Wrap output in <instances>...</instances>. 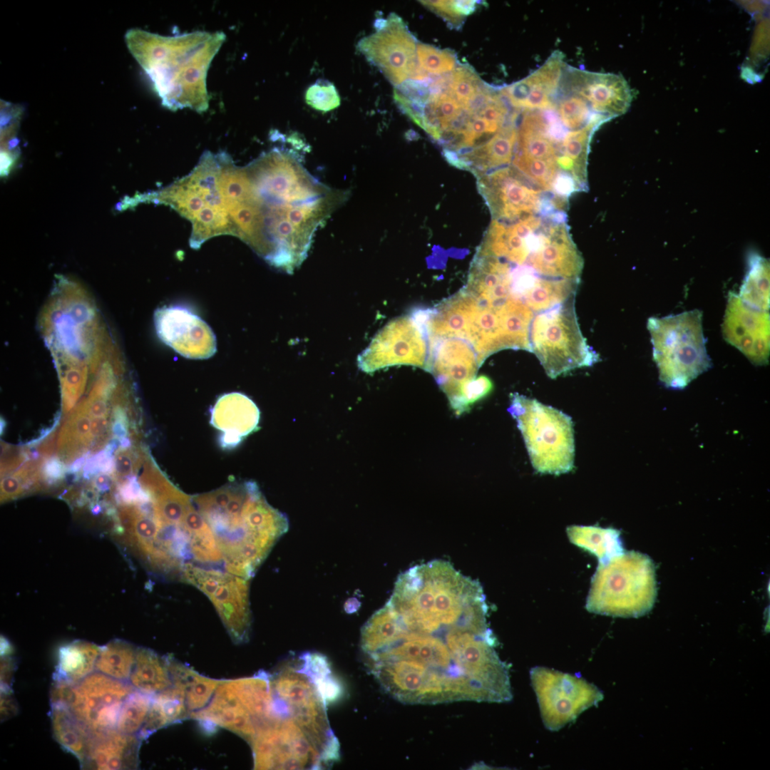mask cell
<instances>
[{
    "label": "cell",
    "instance_id": "obj_20",
    "mask_svg": "<svg viewBox=\"0 0 770 770\" xmlns=\"http://www.w3.org/2000/svg\"><path fill=\"white\" fill-rule=\"evenodd\" d=\"M565 66L563 55L555 51L540 68L500 93L516 110H553Z\"/></svg>",
    "mask_w": 770,
    "mask_h": 770
},
{
    "label": "cell",
    "instance_id": "obj_37",
    "mask_svg": "<svg viewBox=\"0 0 770 770\" xmlns=\"http://www.w3.org/2000/svg\"><path fill=\"white\" fill-rule=\"evenodd\" d=\"M192 237L197 242L222 233H232L237 236L236 227L227 212L207 205L198 212L192 220Z\"/></svg>",
    "mask_w": 770,
    "mask_h": 770
},
{
    "label": "cell",
    "instance_id": "obj_23",
    "mask_svg": "<svg viewBox=\"0 0 770 770\" xmlns=\"http://www.w3.org/2000/svg\"><path fill=\"white\" fill-rule=\"evenodd\" d=\"M141 741L136 735L124 734L117 729L93 735L88 757L83 769H137Z\"/></svg>",
    "mask_w": 770,
    "mask_h": 770
},
{
    "label": "cell",
    "instance_id": "obj_31",
    "mask_svg": "<svg viewBox=\"0 0 770 770\" xmlns=\"http://www.w3.org/2000/svg\"><path fill=\"white\" fill-rule=\"evenodd\" d=\"M608 120L597 118L581 129L566 133L560 145V155L573 166V178L579 191L587 190V164L592 135L600 125Z\"/></svg>",
    "mask_w": 770,
    "mask_h": 770
},
{
    "label": "cell",
    "instance_id": "obj_22",
    "mask_svg": "<svg viewBox=\"0 0 770 770\" xmlns=\"http://www.w3.org/2000/svg\"><path fill=\"white\" fill-rule=\"evenodd\" d=\"M210 423L222 432L220 444L233 448L258 426L260 410L247 396L230 393L219 398L211 409Z\"/></svg>",
    "mask_w": 770,
    "mask_h": 770
},
{
    "label": "cell",
    "instance_id": "obj_19",
    "mask_svg": "<svg viewBox=\"0 0 770 770\" xmlns=\"http://www.w3.org/2000/svg\"><path fill=\"white\" fill-rule=\"evenodd\" d=\"M559 90L581 97L595 113L609 119L626 112L632 100L630 87L622 76L566 66Z\"/></svg>",
    "mask_w": 770,
    "mask_h": 770
},
{
    "label": "cell",
    "instance_id": "obj_25",
    "mask_svg": "<svg viewBox=\"0 0 770 770\" xmlns=\"http://www.w3.org/2000/svg\"><path fill=\"white\" fill-rule=\"evenodd\" d=\"M50 718L55 740L78 760L83 769L90 752L93 735L66 707L51 705Z\"/></svg>",
    "mask_w": 770,
    "mask_h": 770
},
{
    "label": "cell",
    "instance_id": "obj_28",
    "mask_svg": "<svg viewBox=\"0 0 770 770\" xmlns=\"http://www.w3.org/2000/svg\"><path fill=\"white\" fill-rule=\"evenodd\" d=\"M101 647L83 640H76L59 647L53 679L78 683L96 671Z\"/></svg>",
    "mask_w": 770,
    "mask_h": 770
},
{
    "label": "cell",
    "instance_id": "obj_5",
    "mask_svg": "<svg viewBox=\"0 0 770 770\" xmlns=\"http://www.w3.org/2000/svg\"><path fill=\"white\" fill-rule=\"evenodd\" d=\"M656 596L655 568L650 558L635 551L624 552L599 563L585 607L595 614L637 617L651 610Z\"/></svg>",
    "mask_w": 770,
    "mask_h": 770
},
{
    "label": "cell",
    "instance_id": "obj_15",
    "mask_svg": "<svg viewBox=\"0 0 770 770\" xmlns=\"http://www.w3.org/2000/svg\"><path fill=\"white\" fill-rule=\"evenodd\" d=\"M428 340L409 315L392 319L373 338L358 356V366L366 373L395 365L425 369Z\"/></svg>",
    "mask_w": 770,
    "mask_h": 770
},
{
    "label": "cell",
    "instance_id": "obj_32",
    "mask_svg": "<svg viewBox=\"0 0 770 770\" xmlns=\"http://www.w3.org/2000/svg\"><path fill=\"white\" fill-rule=\"evenodd\" d=\"M91 417L85 406L76 410L62 426L58 441V455L70 461L85 450L93 441Z\"/></svg>",
    "mask_w": 770,
    "mask_h": 770
},
{
    "label": "cell",
    "instance_id": "obj_24",
    "mask_svg": "<svg viewBox=\"0 0 770 770\" xmlns=\"http://www.w3.org/2000/svg\"><path fill=\"white\" fill-rule=\"evenodd\" d=\"M227 682L255 720L257 729L276 721L270 674L260 671L252 677L227 680Z\"/></svg>",
    "mask_w": 770,
    "mask_h": 770
},
{
    "label": "cell",
    "instance_id": "obj_46",
    "mask_svg": "<svg viewBox=\"0 0 770 770\" xmlns=\"http://www.w3.org/2000/svg\"><path fill=\"white\" fill-rule=\"evenodd\" d=\"M17 702L11 689H1V721H5L18 712Z\"/></svg>",
    "mask_w": 770,
    "mask_h": 770
},
{
    "label": "cell",
    "instance_id": "obj_38",
    "mask_svg": "<svg viewBox=\"0 0 770 770\" xmlns=\"http://www.w3.org/2000/svg\"><path fill=\"white\" fill-rule=\"evenodd\" d=\"M418 63L425 72L443 75L456 67V56L448 49H440L425 43L416 45Z\"/></svg>",
    "mask_w": 770,
    "mask_h": 770
},
{
    "label": "cell",
    "instance_id": "obj_10",
    "mask_svg": "<svg viewBox=\"0 0 770 770\" xmlns=\"http://www.w3.org/2000/svg\"><path fill=\"white\" fill-rule=\"evenodd\" d=\"M479 188L494 220L511 223L530 215L565 212L564 201L532 183L513 166L480 176Z\"/></svg>",
    "mask_w": 770,
    "mask_h": 770
},
{
    "label": "cell",
    "instance_id": "obj_40",
    "mask_svg": "<svg viewBox=\"0 0 770 770\" xmlns=\"http://www.w3.org/2000/svg\"><path fill=\"white\" fill-rule=\"evenodd\" d=\"M168 198L180 215L192 221L205 205L201 195L184 179L170 189Z\"/></svg>",
    "mask_w": 770,
    "mask_h": 770
},
{
    "label": "cell",
    "instance_id": "obj_29",
    "mask_svg": "<svg viewBox=\"0 0 770 770\" xmlns=\"http://www.w3.org/2000/svg\"><path fill=\"white\" fill-rule=\"evenodd\" d=\"M190 717L182 692L171 686L153 696L145 722L138 734L146 739L156 731Z\"/></svg>",
    "mask_w": 770,
    "mask_h": 770
},
{
    "label": "cell",
    "instance_id": "obj_42",
    "mask_svg": "<svg viewBox=\"0 0 770 770\" xmlns=\"http://www.w3.org/2000/svg\"><path fill=\"white\" fill-rule=\"evenodd\" d=\"M306 103L313 108L327 112L340 105V97L330 83H315L308 88L305 94Z\"/></svg>",
    "mask_w": 770,
    "mask_h": 770
},
{
    "label": "cell",
    "instance_id": "obj_14",
    "mask_svg": "<svg viewBox=\"0 0 770 770\" xmlns=\"http://www.w3.org/2000/svg\"><path fill=\"white\" fill-rule=\"evenodd\" d=\"M379 22L375 33L359 41V51L396 87L408 78L425 79L427 75L416 61V39L403 20L391 14Z\"/></svg>",
    "mask_w": 770,
    "mask_h": 770
},
{
    "label": "cell",
    "instance_id": "obj_33",
    "mask_svg": "<svg viewBox=\"0 0 770 770\" xmlns=\"http://www.w3.org/2000/svg\"><path fill=\"white\" fill-rule=\"evenodd\" d=\"M137 648L122 640L109 642L101 647L96 663V671L118 680L128 682Z\"/></svg>",
    "mask_w": 770,
    "mask_h": 770
},
{
    "label": "cell",
    "instance_id": "obj_8",
    "mask_svg": "<svg viewBox=\"0 0 770 770\" xmlns=\"http://www.w3.org/2000/svg\"><path fill=\"white\" fill-rule=\"evenodd\" d=\"M575 299L538 313L530 324V352L551 379L600 360L581 332Z\"/></svg>",
    "mask_w": 770,
    "mask_h": 770
},
{
    "label": "cell",
    "instance_id": "obj_1",
    "mask_svg": "<svg viewBox=\"0 0 770 770\" xmlns=\"http://www.w3.org/2000/svg\"><path fill=\"white\" fill-rule=\"evenodd\" d=\"M487 613L480 607L456 620L408 627L389 608L381 640L365 654L371 674L404 704L510 701L509 667L495 650Z\"/></svg>",
    "mask_w": 770,
    "mask_h": 770
},
{
    "label": "cell",
    "instance_id": "obj_3",
    "mask_svg": "<svg viewBox=\"0 0 770 770\" xmlns=\"http://www.w3.org/2000/svg\"><path fill=\"white\" fill-rule=\"evenodd\" d=\"M192 500L213 533L225 570L247 580L288 530L287 516L267 503L254 481L228 484Z\"/></svg>",
    "mask_w": 770,
    "mask_h": 770
},
{
    "label": "cell",
    "instance_id": "obj_27",
    "mask_svg": "<svg viewBox=\"0 0 770 770\" xmlns=\"http://www.w3.org/2000/svg\"><path fill=\"white\" fill-rule=\"evenodd\" d=\"M135 689L155 695L172 686L167 657L154 651L138 647L128 679Z\"/></svg>",
    "mask_w": 770,
    "mask_h": 770
},
{
    "label": "cell",
    "instance_id": "obj_36",
    "mask_svg": "<svg viewBox=\"0 0 770 770\" xmlns=\"http://www.w3.org/2000/svg\"><path fill=\"white\" fill-rule=\"evenodd\" d=\"M738 296L745 304L753 308L769 311V274L763 262H756L753 265L740 288Z\"/></svg>",
    "mask_w": 770,
    "mask_h": 770
},
{
    "label": "cell",
    "instance_id": "obj_11",
    "mask_svg": "<svg viewBox=\"0 0 770 770\" xmlns=\"http://www.w3.org/2000/svg\"><path fill=\"white\" fill-rule=\"evenodd\" d=\"M543 724L558 731L603 699L602 692L582 677L545 667L530 671Z\"/></svg>",
    "mask_w": 770,
    "mask_h": 770
},
{
    "label": "cell",
    "instance_id": "obj_18",
    "mask_svg": "<svg viewBox=\"0 0 770 770\" xmlns=\"http://www.w3.org/2000/svg\"><path fill=\"white\" fill-rule=\"evenodd\" d=\"M769 327V311L753 308L738 294L729 293L722 324L723 338L755 365L768 363Z\"/></svg>",
    "mask_w": 770,
    "mask_h": 770
},
{
    "label": "cell",
    "instance_id": "obj_34",
    "mask_svg": "<svg viewBox=\"0 0 770 770\" xmlns=\"http://www.w3.org/2000/svg\"><path fill=\"white\" fill-rule=\"evenodd\" d=\"M153 696L137 689L130 693L122 703L116 729L138 736L148 714Z\"/></svg>",
    "mask_w": 770,
    "mask_h": 770
},
{
    "label": "cell",
    "instance_id": "obj_45",
    "mask_svg": "<svg viewBox=\"0 0 770 770\" xmlns=\"http://www.w3.org/2000/svg\"><path fill=\"white\" fill-rule=\"evenodd\" d=\"M139 466V461L130 450L118 451L115 456V475L120 478L132 475Z\"/></svg>",
    "mask_w": 770,
    "mask_h": 770
},
{
    "label": "cell",
    "instance_id": "obj_49",
    "mask_svg": "<svg viewBox=\"0 0 770 770\" xmlns=\"http://www.w3.org/2000/svg\"><path fill=\"white\" fill-rule=\"evenodd\" d=\"M111 478L105 474L98 475L94 480V484L100 490H106L110 486Z\"/></svg>",
    "mask_w": 770,
    "mask_h": 770
},
{
    "label": "cell",
    "instance_id": "obj_17",
    "mask_svg": "<svg viewBox=\"0 0 770 770\" xmlns=\"http://www.w3.org/2000/svg\"><path fill=\"white\" fill-rule=\"evenodd\" d=\"M481 364L473 345L458 337L428 339L424 370L431 373L454 411L465 386L476 377Z\"/></svg>",
    "mask_w": 770,
    "mask_h": 770
},
{
    "label": "cell",
    "instance_id": "obj_4",
    "mask_svg": "<svg viewBox=\"0 0 770 770\" xmlns=\"http://www.w3.org/2000/svg\"><path fill=\"white\" fill-rule=\"evenodd\" d=\"M226 38L222 31H197L167 36L140 29L125 34L126 46L152 81L162 105L172 111L209 106L206 78Z\"/></svg>",
    "mask_w": 770,
    "mask_h": 770
},
{
    "label": "cell",
    "instance_id": "obj_12",
    "mask_svg": "<svg viewBox=\"0 0 770 770\" xmlns=\"http://www.w3.org/2000/svg\"><path fill=\"white\" fill-rule=\"evenodd\" d=\"M180 579L208 597L235 643L248 640L251 627L249 580L192 563L184 566Z\"/></svg>",
    "mask_w": 770,
    "mask_h": 770
},
{
    "label": "cell",
    "instance_id": "obj_16",
    "mask_svg": "<svg viewBox=\"0 0 770 770\" xmlns=\"http://www.w3.org/2000/svg\"><path fill=\"white\" fill-rule=\"evenodd\" d=\"M135 689L128 682L94 671L76 683L68 707L92 734L116 729L123 700Z\"/></svg>",
    "mask_w": 770,
    "mask_h": 770
},
{
    "label": "cell",
    "instance_id": "obj_44",
    "mask_svg": "<svg viewBox=\"0 0 770 770\" xmlns=\"http://www.w3.org/2000/svg\"><path fill=\"white\" fill-rule=\"evenodd\" d=\"M31 481L21 470L13 475L4 477L1 481V503L21 496L25 492L26 481Z\"/></svg>",
    "mask_w": 770,
    "mask_h": 770
},
{
    "label": "cell",
    "instance_id": "obj_39",
    "mask_svg": "<svg viewBox=\"0 0 770 770\" xmlns=\"http://www.w3.org/2000/svg\"><path fill=\"white\" fill-rule=\"evenodd\" d=\"M483 83L472 68L460 65L451 73L447 91L464 108Z\"/></svg>",
    "mask_w": 770,
    "mask_h": 770
},
{
    "label": "cell",
    "instance_id": "obj_35",
    "mask_svg": "<svg viewBox=\"0 0 770 770\" xmlns=\"http://www.w3.org/2000/svg\"><path fill=\"white\" fill-rule=\"evenodd\" d=\"M555 109L561 124L571 131L582 128L597 118L609 120L606 116L595 113L583 98L573 94L564 93V96L555 103Z\"/></svg>",
    "mask_w": 770,
    "mask_h": 770
},
{
    "label": "cell",
    "instance_id": "obj_43",
    "mask_svg": "<svg viewBox=\"0 0 770 770\" xmlns=\"http://www.w3.org/2000/svg\"><path fill=\"white\" fill-rule=\"evenodd\" d=\"M493 389V383L486 376H476L463 389L456 414L458 416L466 411L471 406L486 396Z\"/></svg>",
    "mask_w": 770,
    "mask_h": 770
},
{
    "label": "cell",
    "instance_id": "obj_47",
    "mask_svg": "<svg viewBox=\"0 0 770 770\" xmlns=\"http://www.w3.org/2000/svg\"><path fill=\"white\" fill-rule=\"evenodd\" d=\"M12 654H1V689H11L16 662Z\"/></svg>",
    "mask_w": 770,
    "mask_h": 770
},
{
    "label": "cell",
    "instance_id": "obj_21",
    "mask_svg": "<svg viewBox=\"0 0 770 770\" xmlns=\"http://www.w3.org/2000/svg\"><path fill=\"white\" fill-rule=\"evenodd\" d=\"M209 733L220 727L238 734L249 743L257 733V724L240 702L227 680H221L208 704L190 714Z\"/></svg>",
    "mask_w": 770,
    "mask_h": 770
},
{
    "label": "cell",
    "instance_id": "obj_2",
    "mask_svg": "<svg viewBox=\"0 0 770 770\" xmlns=\"http://www.w3.org/2000/svg\"><path fill=\"white\" fill-rule=\"evenodd\" d=\"M245 168L251 188L243 203L255 216L248 243L271 264L292 272L348 192L320 183L289 150L275 148Z\"/></svg>",
    "mask_w": 770,
    "mask_h": 770
},
{
    "label": "cell",
    "instance_id": "obj_6",
    "mask_svg": "<svg viewBox=\"0 0 770 770\" xmlns=\"http://www.w3.org/2000/svg\"><path fill=\"white\" fill-rule=\"evenodd\" d=\"M647 327L659 379L667 388L682 389L711 367L700 310L652 317Z\"/></svg>",
    "mask_w": 770,
    "mask_h": 770
},
{
    "label": "cell",
    "instance_id": "obj_26",
    "mask_svg": "<svg viewBox=\"0 0 770 770\" xmlns=\"http://www.w3.org/2000/svg\"><path fill=\"white\" fill-rule=\"evenodd\" d=\"M166 657L172 686L182 692L190 716L206 707L221 680L200 675L173 657Z\"/></svg>",
    "mask_w": 770,
    "mask_h": 770
},
{
    "label": "cell",
    "instance_id": "obj_7",
    "mask_svg": "<svg viewBox=\"0 0 770 770\" xmlns=\"http://www.w3.org/2000/svg\"><path fill=\"white\" fill-rule=\"evenodd\" d=\"M508 411L517 423L537 472L560 475L573 470L575 443L570 416L518 393L510 394Z\"/></svg>",
    "mask_w": 770,
    "mask_h": 770
},
{
    "label": "cell",
    "instance_id": "obj_9",
    "mask_svg": "<svg viewBox=\"0 0 770 770\" xmlns=\"http://www.w3.org/2000/svg\"><path fill=\"white\" fill-rule=\"evenodd\" d=\"M273 694L322 754L327 766L339 759V744L327 718V702L302 656L270 674Z\"/></svg>",
    "mask_w": 770,
    "mask_h": 770
},
{
    "label": "cell",
    "instance_id": "obj_30",
    "mask_svg": "<svg viewBox=\"0 0 770 770\" xmlns=\"http://www.w3.org/2000/svg\"><path fill=\"white\" fill-rule=\"evenodd\" d=\"M567 535L572 543L595 555L600 564L625 552L620 533L614 528L573 525L567 528Z\"/></svg>",
    "mask_w": 770,
    "mask_h": 770
},
{
    "label": "cell",
    "instance_id": "obj_48",
    "mask_svg": "<svg viewBox=\"0 0 770 770\" xmlns=\"http://www.w3.org/2000/svg\"><path fill=\"white\" fill-rule=\"evenodd\" d=\"M108 421L106 419V416L93 418L92 419L90 432L92 440H93L94 438L99 436L106 431V428H108Z\"/></svg>",
    "mask_w": 770,
    "mask_h": 770
},
{
    "label": "cell",
    "instance_id": "obj_13",
    "mask_svg": "<svg viewBox=\"0 0 770 770\" xmlns=\"http://www.w3.org/2000/svg\"><path fill=\"white\" fill-rule=\"evenodd\" d=\"M250 744L255 769H318L326 765L320 751L289 717L260 728Z\"/></svg>",
    "mask_w": 770,
    "mask_h": 770
},
{
    "label": "cell",
    "instance_id": "obj_41",
    "mask_svg": "<svg viewBox=\"0 0 770 770\" xmlns=\"http://www.w3.org/2000/svg\"><path fill=\"white\" fill-rule=\"evenodd\" d=\"M421 3L455 26L460 25L463 18L476 9L473 1H423Z\"/></svg>",
    "mask_w": 770,
    "mask_h": 770
}]
</instances>
